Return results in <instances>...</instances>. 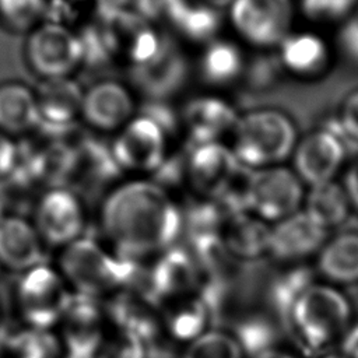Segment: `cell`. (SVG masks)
Returning <instances> with one entry per match:
<instances>
[{"mask_svg": "<svg viewBox=\"0 0 358 358\" xmlns=\"http://www.w3.org/2000/svg\"><path fill=\"white\" fill-rule=\"evenodd\" d=\"M99 221L113 246L129 256L172 248L183 228L180 208L152 179H133L110 189L102 200Z\"/></svg>", "mask_w": 358, "mask_h": 358, "instance_id": "1", "label": "cell"}, {"mask_svg": "<svg viewBox=\"0 0 358 358\" xmlns=\"http://www.w3.org/2000/svg\"><path fill=\"white\" fill-rule=\"evenodd\" d=\"M298 134L294 122L275 109H256L239 115L231 133V150L239 164L250 169L281 165L292 157Z\"/></svg>", "mask_w": 358, "mask_h": 358, "instance_id": "2", "label": "cell"}, {"mask_svg": "<svg viewBox=\"0 0 358 358\" xmlns=\"http://www.w3.org/2000/svg\"><path fill=\"white\" fill-rule=\"evenodd\" d=\"M57 270L70 291L95 299L116 292L133 274V267L124 257H117L87 236L62 248Z\"/></svg>", "mask_w": 358, "mask_h": 358, "instance_id": "3", "label": "cell"}, {"mask_svg": "<svg viewBox=\"0 0 358 358\" xmlns=\"http://www.w3.org/2000/svg\"><path fill=\"white\" fill-rule=\"evenodd\" d=\"M350 319L348 299L326 284L305 287L289 306V320L295 334L312 348H322L344 336Z\"/></svg>", "mask_w": 358, "mask_h": 358, "instance_id": "4", "label": "cell"}, {"mask_svg": "<svg viewBox=\"0 0 358 358\" xmlns=\"http://www.w3.org/2000/svg\"><path fill=\"white\" fill-rule=\"evenodd\" d=\"M71 294L59 270L41 263L22 273L15 303L25 326L50 330L59 324Z\"/></svg>", "mask_w": 358, "mask_h": 358, "instance_id": "5", "label": "cell"}, {"mask_svg": "<svg viewBox=\"0 0 358 358\" xmlns=\"http://www.w3.org/2000/svg\"><path fill=\"white\" fill-rule=\"evenodd\" d=\"M24 56L29 69L42 80L69 78L83 66L77 32L69 25L42 21L28 32Z\"/></svg>", "mask_w": 358, "mask_h": 358, "instance_id": "6", "label": "cell"}, {"mask_svg": "<svg viewBox=\"0 0 358 358\" xmlns=\"http://www.w3.org/2000/svg\"><path fill=\"white\" fill-rule=\"evenodd\" d=\"M171 136L158 120L140 112L117 131L110 150L122 172L152 175L169 157Z\"/></svg>", "mask_w": 358, "mask_h": 358, "instance_id": "7", "label": "cell"}, {"mask_svg": "<svg viewBox=\"0 0 358 358\" xmlns=\"http://www.w3.org/2000/svg\"><path fill=\"white\" fill-rule=\"evenodd\" d=\"M294 0H234L228 18L235 32L249 45L278 48L292 32Z\"/></svg>", "mask_w": 358, "mask_h": 358, "instance_id": "8", "label": "cell"}, {"mask_svg": "<svg viewBox=\"0 0 358 358\" xmlns=\"http://www.w3.org/2000/svg\"><path fill=\"white\" fill-rule=\"evenodd\" d=\"M305 194V185L292 168L275 165L255 169L249 211L275 224L302 210Z\"/></svg>", "mask_w": 358, "mask_h": 358, "instance_id": "9", "label": "cell"}, {"mask_svg": "<svg viewBox=\"0 0 358 358\" xmlns=\"http://www.w3.org/2000/svg\"><path fill=\"white\" fill-rule=\"evenodd\" d=\"M32 222L43 243L64 248L84 236L85 207L80 194L70 187H49L35 204Z\"/></svg>", "mask_w": 358, "mask_h": 358, "instance_id": "10", "label": "cell"}, {"mask_svg": "<svg viewBox=\"0 0 358 358\" xmlns=\"http://www.w3.org/2000/svg\"><path fill=\"white\" fill-rule=\"evenodd\" d=\"M241 165L222 141L194 144L185 154V180L200 197L217 201Z\"/></svg>", "mask_w": 358, "mask_h": 358, "instance_id": "11", "label": "cell"}, {"mask_svg": "<svg viewBox=\"0 0 358 358\" xmlns=\"http://www.w3.org/2000/svg\"><path fill=\"white\" fill-rule=\"evenodd\" d=\"M133 87L147 101L166 102L175 96L189 78V62L179 45L165 36L161 50L147 63L129 69Z\"/></svg>", "mask_w": 358, "mask_h": 358, "instance_id": "12", "label": "cell"}, {"mask_svg": "<svg viewBox=\"0 0 358 358\" xmlns=\"http://www.w3.org/2000/svg\"><path fill=\"white\" fill-rule=\"evenodd\" d=\"M57 326L67 358H95L106 338L105 315L91 296L73 292Z\"/></svg>", "mask_w": 358, "mask_h": 358, "instance_id": "13", "label": "cell"}, {"mask_svg": "<svg viewBox=\"0 0 358 358\" xmlns=\"http://www.w3.org/2000/svg\"><path fill=\"white\" fill-rule=\"evenodd\" d=\"M345 147L333 127H320L298 140L292 152L295 173L309 187L334 180L343 166Z\"/></svg>", "mask_w": 358, "mask_h": 358, "instance_id": "14", "label": "cell"}, {"mask_svg": "<svg viewBox=\"0 0 358 358\" xmlns=\"http://www.w3.org/2000/svg\"><path fill=\"white\" fill-rule=\"evenodd\" d=\"M134 110L131 91L116 80H99L84 90L81 119L96 131H119L134 116Z\"/></svg>", "mask_w": 358, "mask_h": 358, "instance_id": "15", "label": "cell"}, {"mask_svg": "<svg viewBox=\"0 0 358 358\" xmlns=\"http://www.w3.org/2000/svg\"><path fill=\"white\" fill-rule=\"evenodd\" d=\"M36 92L38 127L46 134L60 137L73 130L74 123L81 117L84 90L69 78L42 80Z\"/></svg>", "mask_w": 358, "mask_h": 358, "instance_id": "16", "label": "cell"}, {"mask_svg": "<svg viewBox=\"0 0 358 358\" xmlns=\"http://www.w3.org/2000/svg\"><path fill=\"white\" fill-rule=\"evenodd\" d=\"M236 109L217 95H200L187 101L182 109V127L190 145L221 141L231 136L236 122Z\"/></svg>", "mask_w": 358, "mask_h": 358, "instance_id": "17", "label": "cell"}, {"mask_svg": "<svg viewBox=\"0 0 358 358\" xmlns=\"http://www.w3.org/2000/svg\"><path fill=\"white\" fill-rule=\"evenodd\" d=\"M327 232L299 210L271 227L268 253L281 260L303 259L322 249L327 241Z\"/></svg>", "mask_w": 358, "mask_h": 358, "instance_id": "18", "label": "cell"}, {"mask_svg": "<svg viewBox=\"0 0 358 358\" xmlns=\"http://www.w3.org/2000/svg\"><path fill=\"white\" fill-rule=\"evenodd\" d=\"M43 241L32 221L8 214L0 220V266L25 273L43 263Z\"/></svg>", "mask_w": 358, "mask_h": 358, "instance_id": "19", "label": "cell"}, {"mask_svg": "<svg viewBox=\"0 0 358 358\" xmlns=\"http://www.w3.org/2000/svg\"><path fill=\"white\" fill-rule=\"evenodd\" d=\"M268 222L250 211L225 214L220 228V241L225 250L243 257L253 259L266 252L270 246Z\"/></svg>", "mask_w": 358, "mask_h": 358, "instance_id": "20", "label": "cell"}, {"mask_svg": "<svg viewBox=\"0 0 358 358\" xmlns=\"http://www.w3.org/2000/svg\"><path fill=\"white\" fill-rule=\"evenodd\" d=\"M329 59L326 42L313 32H291L278 46V63L302 78L322 74L329 66Z\"/></svg>", "mask_w": 358, "mask_h": 358, "instance_id": "21", "label": "cell"}, {"mask_svg": "<svg viewBox=\"0 0 358 358\" xmlns=\"http://www.w3.org/2000/svg\"><path fill=\"white\" fill-rule=\"evenodd\" d=\"M38 127L36 92L21 81L0 83V133L8 137Z\"/></svg>", "mask_w": 358, "mask_h": 358, "instance_id": "22", "label": "cell"}, {"mask_svg": "<svg viewBox=\"0 0 358 358\" xmlns=\"http://www.w3.org/2000/svg\"><path fill=\"white\" fill-rule=\"evenodd\" d=\"M197 270L194 260L183 250L169 249L158 260L152 274V288L164 301L194 294Z\"/></svg>", "mask_w": 358, "mask_h": 358, "instance_id": "23", "label": "cell"}, {"mask_svg": "<svg viewBox=\"0 0 358 358\" xmlns=\"http://www.w3.org/2000/svg\"><path fill=\"white\" fill-rule=\"evenodd\" d=\"M317 268L333 282H358V234L341 232L327 239L319 250Z\"/></svg>", "mask_w": 358, "mask_h": 358, "instance_id": "24", "label": "cell"}, {"mask_svg": "<svg viewBox=\"0 0 358 358\" xmlns=\"http://www.w3.org/2000/svg\"><path fill=\"white\" fill-rule=\"evenodd\" d=\"M245 69L241 48L227 39H215L206 45L200 60L199 74L210 85H228L238 80Z\"/></svg>", "mask_w": 358, "mask_h": 358, "instance_id": "25", "label": "cell"}, {"mask_svg": "<svg viewBox=\"0 0 358 358\" xmlns=\"http://www.w3.org/2000/svg\"><path fill=\"white\" fill-rule=\"evenodd\" d=\"M350 200L343 185L336 180L309 187L303 200V211L320 227L330 229L345 221Z\"/></svg>", "mask_w": 358, "mask_h": 358, "instance_id": "26", "label": "cell"}, {"mask_svg": "<svg viewBox=\"0 0 358 358\" xmlns=\"http://www.w3.org/2000/svg\"><path fill=\"white\" fill-rule=\"evenodd\" d=\"M165 322L171 333L176 338L192 341L203 334L207 323V309L194 294L169 299L166 302Z\"/></svg>", "mask_w": 358, "mask_h": 358, "instance_id": "27", "label": "cell"}, {"mask_svg": "<svg viewBox=\"0 0 358 358\" xmlns=\"http://www.w3.org/2000/svg\"><path fill=\"white\" fill-rule=\"evenodd\" d=\"M221 25V11L199 0L187 1L172 27L186 39L207 45L217 39Z\"/></svg>", "mask_w": 358, "mask_h": 358, "instance_id": "28", "label": "cell"}, {"mask_svg": "<svg viewBox=\"0 0 358 358\" xmlns=\"http://www.w3.org/2000/svg\"><path fill=\"white\" fill-rule=\"evenodd\" d=\"M6 351L7 358H60L64 350L52 330L25 326L11 336Z\"/></svg>", "mask_w": 358, "mask_h": 358, "instance_id": "29", "label": "cell"}, {"mask_svg": "<svg viewBox=\"0 0 358 358\" xmlns=\"http://www.w3.org/2000/svg\"><path fill=\"white\" fill-rule=\"evenodd\" d=\"M48 0H0V22L10 31L28 34L45 20Z\"/></svg>", "mask_w": 358, "mask_h": 358, "instance_id": "30", "label": "cell"}, {"mask_svg": "<svg viewBox=\"0 0 358 358\" xmlns=\"http://www.w3.org/2000/svg\"><path fill=\"white\" fill-rule=\"evenodd\" d=\"M183 358H243V351L234 336L207 330L189 341Z\"/></svg>", "mask_w": 358, "mask_h": 358, "instance_id": "31", "label": "cell"}, {"mask_svg": "<svg viewBox=\"0 0 358 358\" xmlns=\"http://www.w3.org/2000/svg\"><path fill=\"white\" fill-rule=\"evenodd\" d=\"M77 35L81 43L84 66L102 69L116 57L106 28L99 20L84 25Z\"/></svg>", "mask_w": 358, "mask_h": 358, "instance_id": "32", "label": "cell"}, {"mask_svg": "<svg viewBox=\"0 0 358 358\" xmlns=\"http://www.w3.org/2000/svg\"><path fill=\"white\" fill-rule=\"evenodd\" d=\"M95 358H145L144 340L130 331L119 330L105 338Z\"/></svg>", "mask_w": 358, "mask_h": 358, "instance_id": "33", "label": "cell"}, {"mask_svg": "<svg viewBox=\"0 0 358 358\" xmlns=\"http://www.w3.org/2000/svg\"><path fill=\"white\" fill-rule=\"evenodd\" d=\"M189 0H133V10L150 24L173 25Z\"/></svg>", "mask_w": 358, "mask_h": 358, "instance_id": "34", "label": "cell"}, {"mask_svg": "<svg viewBox=\"0 0 358 358\" xmlns=\"http://www.w3.org/2000/svg\"><path fill=\"white\" fill-rule=\"evenodd\" d=\"M357 0H301L302 13L312 21H338L354 7Z\"/></svg>", "mask_w": 358, "mask_h": 358, "instance_id": "35", "label": "cell"}, {"mask_svg": "<svg viewBox=\"0 0 358 358\" xmlns=\"http://www.w3.org/2000/svg\"><path fill=\"white\" fill-rule=\"evenodd\" d=\"M331 127L340 136L358 141V90L351 91L341 101L336 122Z\"/></svg>", "mask_w": 358, "mask_h": 358, "instance_id": "36", "label": "cell"}, {"mask_svg": "<svg viewBox=\"0 0 358 358\" xmlns=\"http://www.w3.org/2000/svg\"><path fill=\"white\" fill-rule=\"evenodd\" d=\"M338 43L348 57L358 62V17L341 27Z\"/></svg>", "mask_w": 358, "mask_h": 358, "instance_id": "37", "label": "cell"}, {"mask_svg": "<svg viewBox=\"0 0 358 358\" xmlns=\"http://www.w3.org/2000/svg\"><path fill=\"white\" fill-rule=\"evenodd\" d=\"M343 187L347 193L350 204L358 210V159H355L344 173Z\"/></svg>", "mask_w": 358, "mask_h": 358, "instance_id": "38", "label": "cell"}, {"mask_svg": "<svg viewBox=\"0 0 358 358\" xmlns=\"http://www.w3.org/2000/svg\"><path fill=\"white\" fill-rule=\"evenodd\" d=\"M343 355L345 358H358V324L348 327L343 336Z\"/></svg>", "mask_w": 358, "mask_h": 358, "instance_id": "39", "label": "cell"}, {"mask_svg": "<svg viewBox=\"0 0 358 358\" xmlns=\"http://www.w3.org/2000/svg\"><path fill=\"white\" fill-rule=\"evenodd\" d=\"M10 204H11L10 190L6 186L4 179H0V220L4 218L6 215L11 214L10 213Z\"/></svg>", "mask_w": 358, "mask_h": 358, "instance_id": "40", "label": "cell"}, {"mask_svg": "<svg viewBox=\"0 0 358 358\" xmlns=\"http://www.w3.org/2000/svg\"><path fill=\"white\" fill-rule=\"evenodd\" d=\"M256 358H294L292 355H289L288 352L280 351V350H267L260 352Z\"/></svg>", "mask_w": 358, "mask_h": 358, "instance_id": "41", "label": "cell"}, {"mask_svg": "<svg viewBox=\"0 0 358 358\" xmlns=\"http://www.w3.org/2000/svg\"><path fill=\"white\" fill-rule=\"evenodd\" d=\"M200 1H203V3H206V4H208V6L221 11V8L229 7L234 0H200Z\"/></svg>", "mask_w": 358, "mask_h": 358, "instance_id": "42", "label": "cell"}, {"mask_svg": "<svg viewBox=\"0 0 358 358\" xmlns=\"http://www.w3.org/2000/svg\"><path fill=\"white\" fill-rule=\"evenodd\" d=\"M323 358H345L343 354H330V355H326Z\"/></svg>", "mask_w": 358, "mask_h": 358, "instance_id": "43", "label": "cell"}, {"mask_svg": "<svg viewBox=\"0 0 358 358\" xmlns=\"http://www.w3.org/2000/svg\"><path fill=\"white\" fill-rule=\"evenodd\" d=\"M71 1H74V3H77V1H85V0H71Z\"/></svg>", "mask_w": 358, "mask_h": 358, "instance_id": "44", "label": "cell"}, {"mask_svg": "<svg viewBox=\"0 0 358 358\" xmlns=\"http://www.w3.org/2000/svg\"><path fill=\"white\" fill-rule=\"evenodd\" d=\"M1 270H3V267H1V266H0V274H1Z\"/></svg>", "mask_w": 358, "mask_h": 358, "instance_id": "45", "label": "cell"}]
</instances>
